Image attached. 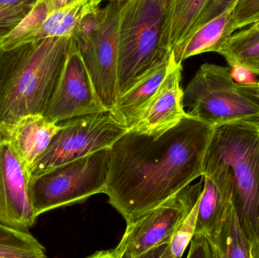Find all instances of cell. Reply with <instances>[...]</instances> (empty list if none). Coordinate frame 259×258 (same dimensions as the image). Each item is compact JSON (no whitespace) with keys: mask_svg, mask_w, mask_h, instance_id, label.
<instances>
[{"mask_svg":"<svg viewBox=\"0 0 259 258\" xmlns=\"http://www.w3.org/2000/svg\"><path fill=\"white\" fill-rule=\"evenodd\" d=\"M215 127L187 115L164 131L130 130L114 143L105 194L127 224L204 175Z\"/></svg>","mask_w":259,"mask_h":258,"instance_id":"cell-1","label":"cell"},{"mask_svg":"<svg viewBox=\"0 0 259 258\" xmlns=\"http://www.w3.org/2000/svg\"><path fill=\"white\" fill-rule=\"evenodd\" d=\"M71 37L46 38L0 51V124L44 115Z\"/></svg>","mask_w":259,"mask_h":258,"instance_id":"cell-2","label":"cell"},{"mask_svg":"<svg viewBox=\"0 0 259 258\" xmlns=\"http://www.w3.org/2000/svg\"><path fill=\"white\" fill-rule=\"evenodd\" d=\"M258 131V121L216 126L204 162V174L217 166H226L231 171L233 204L252 243L253 258H259Z\"/></svg>","mask_w":259,"mask_h":258,"instance_id":"cell-3","label":"cell"},{"mask_svg":"<svg viewBox=\"0 0 259 258\" xmlns=\"http://www.w3.org/2000/svg\"><path fill=\"white\" fill-rule=\"evenodd\" d=\"M168 1L123 2L118 33L120 95L171 53L165 49L163 44Z\"/></svg>","mask_w":259,"mask_h":258,"instance_id":"cell-4","label":"cell"},{"mask_svg":"<svg viewBox=\"0 0 259 258\" xmlns=\"http://www.w3.org/2000/svg\"><path fill=\"white\" fill-rule=\"evenodd\" d=\"M109 159L110 148H105L33 178L30 192L36 216L105 193Z\"/></svg>","mask_w":259,"mask_h":258,"instance_id":"cell-5","label":"cell"},{"mask_svg":"<svg viewBox=\"0 0 259 258\" xmlns=\"http://www.w3.org/2000/svg\"><path fill=\"white\" fill-rule=\"evenodd\" d=\"M187 114L214 126L258 121L259 108L237 89L230 67L201 65L183 91Z\"/></svg>","mask_w":259,"mask_h":258,"instance_id":"cell-6","label":"cell"},{"mask_svg":"<svg viewBox=\"0 0 259 258\" xmlns=\"http://www.w3.org/2000/svg\"><path fill=\"white\" fill-rule=\"evenodd\" d=\"M202 182L203 178L196 184L188 185L171 198L127 224L125 233L115 248L97 251L90 257H146L153 250L167 245L180 223L200 196Z\"/></svg>","mask_w":259,"mask_h":258,"instance_id":"cell-7","label":"cell"},{"mask_svg":"<svg viewBox=\"0 0 259 258\" xmlns=\"http://www.w3.org/2000/svg\"><path fill=\"white\" fill-rule=\"evenodd\" d=\"M62 127L53 136L30 174V183L57 167L105 148H110L127 129L109 111L61 121Z\"/></svg>","mask_w":259,"mask_h":258,"instance_id":"cell-8","label":"cell"},{"mask_svg":"<svg viewBox=\"0 0 259 258\" xmlns=\"http://www.w3.org/2000/svg\"><path fill=\"white\" fill-rule=\"evenodd\" d=\"M123 2H109L99 10L95 28L88 34L71 36L102 104L111 110L120 96L118 88V33Z\"/></svg>","mask_w":259,"mask_h":258,"instance_id":"cell-9","label":"cell"},{"mask_svg":"<svg viewBox=\"0 0 259 258\" xmlns=\"http://www.w3.org/2000/svg\"><path fill=\"white\" fill-rule=\"evenodd\" d=\"M106 111L96 92L81 54L70 38L66 56L44 116L51 122L59 123Z\"/></svg>","mask_w":259,"mask_h":258,"instance_id":"cell-10","label":"cell"},{"mask_svg":"<svg viewBox=\"0 0 259 258\" xmlns=\"http://www.w3.org/2000/svg\"><path fill=\"white\" fill-rule=\"evenodd\" d=\"M37 218L27 172L0 135V224L29 232Z\"/></svg>","mask_w":259,"mask_h":258,"instance_id":"cell-11","label":"cell"},{"mask_svg":"<svg viewBox=\"0 0 259 258\" xmlns=\"http://www.w3.org/2000/svg\"><path fill=\"white\" fill-rule=\"evenodd\" d=\"M202 178L204 184L195 234L206 236L214 245L219 258L218 236L234 205L232 174L228 167L217 166L205 172Z\"/></svg>","mask_w":259,"mask_h":258,"instance_id":"cell-12","label":"cell"},{"mask_svg":"<svg viewBox=\"0 0 259 258\" xmlns=\"http://www.w3.org/2000/svg\"><path fill=\"white\" fill-rule=\"evenodd\" d=\"M61 127L60 123L51 122L39 114L24 115L10 124H0V135L25 170L29 180L35 162Z\"/></svg>","mask_w":259,"mask_h":258,"instance_id":"cell-13","label":"cell"},{"mask_svg":"<svg viewBox=\"0 0 259 258\" xmlns=\"http://www.w3.org/2000/svg\"><path fill=\"white\" fill-rule=\"evenodd\" d=\"M182 64L175 63L155 92L143 116L131 130L155 133L177 125L186 115L181 88Z\"/></svg>","mask_w":259,"mask_h":258,"instance_id":"cell-14","label":"cell"},{"mask_svg":"<svg viewBox=\"0 0 259 258\" xmlns=\"http://www.w3.org/2000/svg\"><path fill=\"white\" fill-rule=\"evenodd\" d=\"M176 63L173 51L120 95L111 115L127 130L137 125L170 68Z\"/></svg>","mask_w":259,"mask_h":258,"instance_id":"cell-15","label":"cell"},{"mask_svg":"<svg viewBox=\"0 0 259 258\" xmlns=\"http://www.w3.org/2000/svg\"><path fill=\"white\" fill-rule=\"evenodd\" d=\"M234 8L228 9L189 35L174 49L175 62L206 53H219L237 31Z\"/></svg>","mask_w":259,"mask_h":258,"instance_id":"cell-16","label":"cell"},{"mask_svg":"<svg viewBox=\"0 0 259 258\" xmlns=\"http://www.w3.org/2000/svg\"><path fill=\"white\" fill-rule=\"evenodd\" d=\"M209 0H169L163 29V44L172 53L188 36Z\"/></svg>","mask_w":259,"mask_h":258,"instance_id":"cell-17","label":"cell"},{"mask_svg":"<svg viewBox=\"0 0 259 258\" xmlns=\"http://www.w3.org/2000/svg\"><path fill=\"white\" fill-rule=\"evenodd\" d=\"M103 0H71L63 7L51 11L33 41L46 38L71 37L76 27L88 14L100 8Z\"/></svg>","mask_w":259,"mask_h":258,"instance_id":"cell-18","label":"cell"},{"mask_svg":"<svg viewBox=\"0 0 259 258\" xmlns=\"http://www.w3.org/2000/svg\"><path fill=\"white\" fill-rule=\"evenodd\" d=\"M218 54L230 68L239 65L259 76V30L246 27L235 32Z\"/></svg>","mask_w":259,"mask_h":258,"instance_id":"cell-19","label":"cell"},{"mask_svg":"<svg viewBox=\"0 0 259 258\" xmlns=\"http://www.w3.org/2000/svg\"><path fill=\"white\" fill-rule=\"evenodd\" d=\"M219 258H253L252 245L233 205L217 240Z\"/></svg>","mask_w":259,"mask_h":258,"instance_id":"cell-20","label":"cell"},{"mask_svg":"<svg viewBox=\"0 0 259 258\" xmlns=\"http://www.w3.org/2000/svg\"><path fill=\"white\" fill-rule=\"evenodd\" d=\"M46 257V248L29 232L0 224V258Z\"/></svg>","mask_w":259,"mask_h":258,"instance_id":"cell-21","label":"cell"},{"mask_svg":"<svg viewBox=\"0 0 259 258\" xmlns=\"http://www.w3.org/2000/svg\"><path fill=\"white\" fill-rule=\"evenodd\" d=\"M50 12V9L45 2L38 0L33 9L9 33L0 39V51H8L33 42Z\"/></svg>","mask_w":259,"mask_h":258,"instance_id":"cell-22","label":"cell"},{"mask_svg":"<svg viewBox=\"0 0 259 258\" xmlns=\"http://www.w3.org/2000/svg\"><path fill=\"white\" fill-rule=\"evenodd\" d=\"M202 194V193H201ZM200 196L190 213L180 223L175 230L170 242L167 245L157 248L153 256L158 258L181 257L185 251L196 231Z\"/></svg>","mask_w":259,"mask_h":258,"instance_id":"cell-23","label":"cell"},{"mask_svg":"<svg viewBox=\"0 0 259 258\" xmlns=\"http://www.w3.org/2000/svg\"><path fill=\"white\" fill-rule=\"evenodd\" d=\"M237 30L259 21V0H237L234 8Z\"/></svg>","mask_w":259,"mask_h":258,"instance_id":"cell-24","label":"cell"},{"mask_svg":"<svg viewBox=\"0 0 259 258\" xmlns=\"http://www.w3.org/2000/svg\"><path fill=\"white\" fill-rule=\"evenodd\" d=\"M237 1V0H209L208 4L204 9L203 12H202L196 24L192 28L191 31L189 33L188 36L193 33L195 30H197L201 26L203 25L208 21H211V19L215 18L218 15L223 13L228 9L234 8Z\"/></svg>","mask_w":259,"mask_h":258,"instance_id":"cell-25","label":"cell"},{"mask_svg":"<svg viewBox=\"0 0 259 258\" xmlns=\"http://www.w3.org/2000/svg\"><path fill=\"white\" fill-rule=\"evenodd\" d=\"M31 9L0 6V39L9 33Z\"/></svg>","mask_w":259,"mask_h":258,"instance_id":"cell-26","label":"cell"},{"mask_svg":"<svg viewBox=\"0 0 259 258\" xmlns=\"http://www.w3.org/2000/svg\"><path fill=\"white\" fill-rule=\"evenodd\" d=\"M187 257L217 258L215 248L209 239L202 233L193 236Z\"/></svg>","mask_w":259,"mask_h":258,"instance_id":"cell-27","label":"cell"},{"mask_svg":"<svg viewBox=\"0 0 259 258\" xmlns=\"http://www.w3.org/2000/svg\"><path fill=\"white\" fill-rule=\"evenodd\" d=\"M231 71L233 79L238 84H252L258 81L256 75L243 67L236 65L231 67Z\"/></svg>","mask_w":259,"mask_h":258,"instance_id":"cell-28","label":"cell"},{"mask_svg":"<svg viewBox=\"0 0 259 258\" xmlns=\"http://www.w3.org/2000/svg\"><path fill=\"white\" fill-rule=\"evenodd\" d=\"M237 88L245 97L259 108V80L252 84H238Z\"/></svg>","mask_w":259,"mask_h":258,"instance_id":"cell-29","label":"cell"},{"mask_svg":"<svg viewBox=\"0 0 259 258\" xmlns=\"http://www.w3.org/2000/svg\"><path fill=\"white\" fill-rule=\"evenodd\" d=\"M38 0H0V6L14 9H33Z\"/></svg>","mask_w":259,"mask_h":258,"instance_id":"cell-30","label":"cell"},{"mask_svg":"<svg viewBox=\"0 0 259 258\" xmlns=\"http://www.w3.org/2000/svg\"><path fill=\"white\" fill-rule=\"evenodd\" d=\"M47 6L50 9V12L55 9H59V8L63 7L65 5L69 3L71 0H44Z\"/></svg>","mask_w":259,"mask_h":258,"instance_id":"cell-31","label":"cell"},{"mask_svg":"<svg viewBox=\"0 0 259 258\" xmlns=\"http://www.w3.org/2000/svg\"><path fill=\"white\" fill-rule=\"evenodd\" d=\"M249 27H252L253 29H257V30H259V21H257V22L254 23V24H251Z\"/></svg>","mask_w":259,"mask_h":258,"instance_id":"cell-32","label":"cell"},{"mask_svg":"<svg viewBox=\"0 0 259 258\" xmlns=\"http://www.w3.org/2000/svg\"><path fill=\"white\" fill-rule=\"evenodd\" d=\"M109 2L118 1V2H124V0H109Z\"/></svg>","mask_w":259,"mask_h":258,"instance_id":"cell-33","label":"cell"},{"mask_svg":"<svg viewBox=\"0 0 259 258\" xmlns=\"http://www.w3.org/2000/svg\"><path fill=\"white\" fill-rule=\"evenodd\" d=\"M258 133H259V131H258Z\"/></svg>","mask_w":259,"mask_h":258,"instance_id":"cell-34","label":"cell"}]
</instances>
